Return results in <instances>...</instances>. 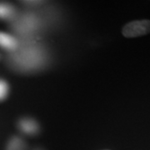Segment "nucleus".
<instances>
[{"label":"nucleus","mask_w":150,"mask_h":150,"mask_svg":"<svg viewBox=\"0 0 150 150\" xmlns=\"http://www.w3.org/2000/svg\"><path fill=\"white\" fill-rule=\"evenodd\" d=\"M6 150H26V144L20 138L13 137L8 143Z\"/></svg>","instance_id":"obj_7"},{"label":"nucleus","mask_w":150,"mask_h":150,"mask_svg":"<svg viewBox=\"0 0 150 150\" xmlns=\"http://www.w3.org/2000/svg\"><path fill=\"white\" fill-rule=\"evenodd\" d=\"M23 3L27 4L28 5H32V6H35V5H38V4H40L41 3L43 4V2H41V1H25V2H23Z\"/></svg>","instance_id":"obj_9"},{"label":"nucleus","mask_w":150,"mask_h":150,"mask_svg":"<svg viewBox=\"0 0 150 150\" xmlns=\"http://www.w3.org/2000/svg\"><path fill=\"white\" fill-rule=\"evenodd\" d=\"M150 33V20L143 19L128 23L123 28L122 33L126 38H136Z\"/></svg>","instance_id":"obj_3"},{"label":"nucleus","mask_w":150,"mask_h":150,"mask_svg":"<svg viewBox=\"0 0 150 150\" xmlns=\"http://www.w3.org/2000/svg\"><path fill=\"white\" fill-rule=\"evenodd\" d=\"M16 15V9L13 5L5 3H0V19H13Z\"/></svg>","instance_id":"obj_6"},{"label":"nucleus","mask_w":150,"mask_h":150,"mask_svg":"<svg viewBox=\"0 0 150 150\" xmlns=\"http://www.w3.org/2000/svg\"><path fill=\"white\" fill-rule=\"evenodd\" d=\"M9 91V87L6 81L0 79V101L4 100Z\"/></svg>","instance_id":"obj_8"},{"label":"nucleus","mask_w":150,"mask_h":150,"mask_svg":"<svg viewBox=\"0 0 150 150\" xmlns=\"http://www.w3.org/2000/svg\"><path fill=\"white\" fill-rule=\"evenodd\" d=\"M18 127L23 133L28 135H34L39 131V126L38 123L32 118H22L18 123Z\"/></svg>","instance_id":"obj_5"},{"label":"nucleus","mask_w":150,"mask_h":150,"mask_svg":"<svg viewBox=\"0 0 150 150\" xmlns=\"http://www.w3.org/2000/svg\"><path fill=\"white\" fill-rule=\"evenodd\" d=\"M35 150H41V149H35Z\"/></svg>","instance_id":"obj_10"},{"label":"nucleus","mask_w":150,"mask_h":150,"mask_svg":"<svg viewBox=\"0 0 150 150\" xmlns=\"http://www.w3.org/2000/svg\"><path fill=\"white\" fill-rule=\"evenodd\" d=\"M19 46V41L13 35L0 32V47L8 51H15Z\"/></svg>","instance_id":"obj_4"},{"label":"nucleus","mask_w":150,"mask_h":150,"mask_svg":"<svg viewBox=\"0 0 150 150\" xmlns=\"http://www.w3.org/2000/svg\"><path fill=\"white\" fill-rule=\"evenodd\" d=\"M11 64L23 73L43 69L48 62V53L42 43L29 38L20 44L10 56Z\"/></svg>","instance_id":"obj_1"},{"label":"nucleus","mask_w":150,"mask_h":150,"mask_svg":"<svg viewBox=\"0 0 150 150\" xmlns=\"http://www.w3.org/2000/svg\"><path fill=\"white\" fill-rule=\"evenodd\" d=\"M43 27L41 18L35 13H28L18 18L13 23V28L23 37L32 38Z\"/></svg>","instance_id":"obj_2"}]
</instances>
